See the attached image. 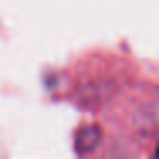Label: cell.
Returning <instances> with one entry per match:
<instances>
[{
    "instance_id": "6da1fadb",
    "label": "cell",
    "mask_w": 159,
    "mask_h": 159,
    "mask_svg": "<svg viewBox=\"0 0 159 159\" xmlns=\"http://www.w3.org/2000/svg\"><path fill=\"white\" fill-rule=\"evenodd\" d=\"M101 140V130L96 125H87L82 127L75 135V149L84 154V152H91Z\"/></svg>"
}]
</instances>
